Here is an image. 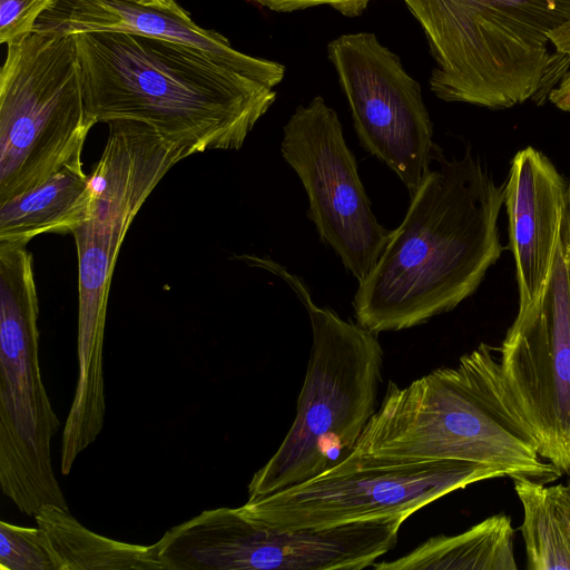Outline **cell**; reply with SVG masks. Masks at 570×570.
<instances>
[{
  "instance_id": "cell-1",
  "label": "cell",
  "mask_w": 570,
  "mask_h": 570,
  "mask_svg": "<svg viewBox=\"0 0 570 570\" xmlns=\"http://www.w3.org/2000/svg\"><path fill=\"white\" fill-rule=\"evenodd\" d=\"M75 37L87 117L153 127L183 158L237 150L276 100L285 67L246 71L194 47L117 31Z\"/></svg>"
},
{
  "instance_id": "cell-2",
  "label": "cell",
  "mask_w": 570,
  "mask_h": 570,
  "mask_svg": "<svg viewBox=\"0 0 570 570\" xmlns=\"http://www.w3.org/2000/svg\"><path fill=\"white\" fill-rule=\"evenodd\" d=\"M401 225L352 305L356 323L379 334L426 323L471 296L505 247L499 215L505 183L499 185L466 148L446 159L438 147Z\"/></svg>"
},
{
  "instance_id": "cell-3",
  "label": "cell",
  "mask_w": 570,
  "mask_h": 570,
  "mask_svg": "<svg viewBox=\"0 0 570 570\" xmlns=\"http://www.w3.org/2000/svg\"><path fill=\"white\" fill-rule=\"evenodd\" d=\"M352 453L387 461H469L540 482L562 473L540 459L534 432L485 343L456 366L436 368L405 387L390 381Z\"/></svg>"
},
{
  "instance_id": "cell-4",
  "label": "cell",
  "mask_w": 570,
  "mask_h": 570,
  "mask_svg": "<svg viewBox=\"0 0 570 570\" xmlns=\"http://www.w3.org/2000/svg\"><path fill=\"white\" fill-rule=\"evenodd\" d=\"M434 58L429 85L446 102L505 109L544 102L570 69L549 35L570 0H403ZM553 49V47H552Z\"/></svg>"
},
{
  "instance_id": "cell-5",
  "label": "cell",
  "mask_w": 570,
  "mask_h": 570,
  "mask_svg": "<svg viewBox=\"0 0 570 570\" xmlns=\"http://www.w3.org/2000/svg\"><path fill=\"white\" fill-rule=\"evenodd\" d=\"M108 125L105 149L89 176V214L71 233L78 256V377L62 432L79 444L95 442L104 425L105 325L120 246L145 200L165 174L184 159L145 122L114 120Z\"/></svg>"
},
{
  "instance_id": "cell-6",
  "label": "cell",
  "mask_w": 570,
  "mask_h": 570,
  "mask_svg": "<svg viewBox=\"0 0 570 570\" xmlns=\"http://www.w3.org/2000/svg\"><path fill=\"white\" fill-rule=\"evenodd\" d=\"M247 265L283 279L304 305L312 350L296 415L283 442L248 484V498L263 497L307 481L345 460L375 412L383 350L377 334L314 303L301 277L255 255Z\"/></svg>"
},
{
  "instance_id": "cell-7",
  "label": "cell",
  "mask_w": 570,
  "mask_h": 570,
  "mask_svg": "<svg viewBox=\"0 0 570 570\" xmlns=\"http://www.w3.org/2000/svg\"><path fill=\"white\" fill-rule=\"evenodd\" d=\"M38 315L27 243L0 242V485L31 517L47 504L69 511L51 463L60 422L41 377Z\"/></svg>"
},
{
  "instance_id": "cell-8",
  "label": "cell",
  "mask_w": 570,
  "mask_h": 570,
  "mask_svg": "<svg viewBox=\"0 0 570 570\" xmlns=\"http://www.w3.org/2000/svg\"><path fill=\"white\" fill-rule=\"evenodd\" d=\"M0 71V203L82 164L87 117L73 36L33 32L7 46Z\"/></svg>"
},
{
  "instance_id": "cell-9",
  "label": "cell",
  "mask_w": 570,
  "mask_h": 570,
  "mask_svg": "<svg viewBox=\"0 0 570 570\" xmlns=\"http://www.w3.org/2000/svg\"><path fill=\"white\" fill-rule=\"evenodd\" d=\"M401 518L281 529L238 508L204 510L154 543L164 570H361L393 549Z\"/></svg>"
},
{
  "instance_id": "cell-10",
  "label": "cell",
  "mask_w": 570,
  "mask_h": 570,
  "mask_svg": "<svg viewBox=\"0 0 570 570\" xmlns=\"http://www.w3.org/2000/svg\"><path fill=\"white\" fill-rule=\"evenodd\" d=\"M504 476L493 466L460 460L387 461L351 453L330 470L240 508L281 529H322L401 518L469 484Z\"/></svg>"
},
{
  "instance_id": "cell-11",
  "label": "cell",
  "mask_w": 570,
  "mask_h": 570,
  "mask_svg": "<svg viewBox=\"0 0 570 570\" xmlns=\"http://www.w3.org/2000/svg\"><path fill=\"white\" fill-rule=\"evenodd\" d=\"M281 153L308 197L307 217L322 243L363 282L377 264L393 230L373 214L336 111L323 97L298 106L283 128Z\"/></svg>"
},
{
  "instance_id": "cell-12",
  "label": "cell",
  "mask_w": 570,
  "mask_h": 570,
  "mask_svg": "<svg viewBox=\"0 0 570 570\" xmlns=\"http://www.w3.org/2000/svg\"><path fill=\"white\" fill-rule=\"evenodd\" d=\"M327 57L361 146L394 171L412 196L439 147L419 82L372 32L333 39Z\"/></svg>"
},
{
  "instance_id": "cell-13",
  "label": "cell",
  "mask_w": 570,
  "mask_h": 570,
  "mask_svg": "<svg viewBox=\"0 0 570 570\" xmlns=\"http://www.w3.org/2000/svg\"><path fill=\"white\" fill-rule=\"evenodd\" d=\"M500 367L530 423L540 455L570 471V196L551 281L540 306L517 315L501 347Z\"/></svg>"
},
{
  "instance_id": "cell-14",
  "label": "cell",
  "mask_w": 570,
  "mask_h": 570,
  "mask_svg": "<svg viewBox=\"0 0 570 570\" xmlns=\"http://www.w3.org/2000/svg\"><path fill=\"white\" fill-rule=\"evenodd\" d=\"M569 196L570 180L544 154L525 147L514 155L504 205L519 291L517 315L537 309L544 297Z\"/></svg>"
},
{
  "instance_id": "cell-15",
  "label": "cell",
  "mask_w": 570,
  "mask_h": 570,
  "mask_svg": "<svg viewBox=\"0 0 570 570\" xmlns=\"http://www.w3.org/2000/svg\"><path fill=\"white\" fill-rule=\"evenodd\" d=\"M91 31L128 32L171 40L246 71H263L277 62L236 50L219 32L196 24L176 0L169 4H142L129 0H58L36 26V32L48 35L70 36Z\"/></svg>"
},
{
  "instance_id": "cell-16",
  "label": "cell",
  "mask_w": 570,
  "mask_h": 570,
  "mask_svg": "<svg viewBox=\"0 0 570 570\" xmlns=\"http://www.w3.org/2000/svg\"><path fill=\"white\" fill-rule=\"evenodd\" d=\"M92 191L82 164L67 165L0 203V242L29 243L46 233H72L88 216Z\"/></svg>"
},
{
  "instance_id": "cell-17",
  "label": "cell",
  "mask_w": 570,
  "mask_h": 570,
  "mask_svg": "<svg viewBox=\"0 0 570 570\" xmlns=\"http://www.w3.org/2000/svg\"><path fill=\"white\" fill-rule=\"evenodd\" d=\"M511 519L497 514L454 535H435L375 570H515Z\"/></svg>"
},
{
  "instance_id": "cell-18",
  "label": "cell",
  "mask_w": 570,
  "mask_h": 570,
  "mask_svg": "<svg viewBox=\"0 0 570 570\" xmlns=\"http://www.w3.org/2000/svg\"><path fill=\"white\" fill-rule=\"evenodd\" d=\"M33 518L47 535L59 570H164L154 544L97 534L58 505L47 504Z\"/></svg>"
},
{
  "instance_id": "cell-19",
  "label": "cell",
  "mask_w": 570,
  "mask_h": 570,
  "mask_svg": "<svg viewBox=\"0 0 570 570\" xmlns=\"http://www.w3.org/2000/svg\"><path fill=\"white\" fill-rule=\"evenodd\" d=\"M522 504V537L530 570H570V485L513 478Z\"/></svg>"
},
{
  "instance_id": "cell-20",
  "label": "cell",
  "mask_w": 570,
  "mask_h": 570,
  "mask_svg": "<svg viewBox=\"0 0 570 570\" xmlns=\"http://www.w3.org/2000/svg\"><path fill=\"white\" fill-rule=\"evenodd\" d=\"M0 569L59 570V564L41 528L1 521Z\"/></svg>"
},
{
  "instance_id": "cell-21",
  "label": "cell",
  "mask_w": 570,
  "mask_h": 570,
  "mask_svg": "<svg viewBox=\"0 0 570 570\" xmlns=\"http://www.w3.org/2000/svg\"><path fill=\"white\" fill-rule=\"evenodd\" d=\"M58 0H0V42L10 46L36 32L38 19Z\"/></svg>"
},
{
  "instance_id": "cell-22",
  "label": "cell",
  "mask_w": 570,
  "mask_h": 570,
  "mask_svg": "<svg viewBox=\"0 0 570 570\" xmlns=\"http://www.w3.org/2000/svg\"><path fill=\"white\" fill-rule=\"evenodd\" d=\"M275 12H294L328 6L347 18L361 16L371 0H246Z\"/></svg>"
},
{
  "instance_id": "cell-23",
  "label": "cell",
  "mask_w": 570,
  "mask_h": 570,
  "mask_svg": "<svg viewBox=\"0 0 570 570\" xmlns=\"http://www.w3.org/2000/svg\"><path fill=\"white\" fill-rule=\"evenodd\" d=\"M548 100L558 109L570 112V69L550 91Z\"/></svg>"
},
{
  "instance_id": "cell-24",
  "label": "cell",
  "mask_w": 570,
  "mask_h": 570,
  "mask_svg": "<svg viewBox=\"0 0 570 570\" xmlns=\"http://www.w3.org/2000/svg\"><path fill=\"white\" fill-rule=\"evenodd\" d=\"M549 38L554 52L570 61V18L561 27L553 30Z\"/></svg>"
},
{
  "instance_id": "cell-25",
  "label": "cell",
  "mask_w": 570,
  "mask_h": 570,
  "mask_svg": "<svg viewBox=\"0 0 570 570\" xmlns=\"http://www.w3.org/2000/svg\"><path fill=\"white\" fill-rule=\"evenodd\" d=\"M142 4H169L175 0H129Z\"/></svg>"
}]
</instances>
